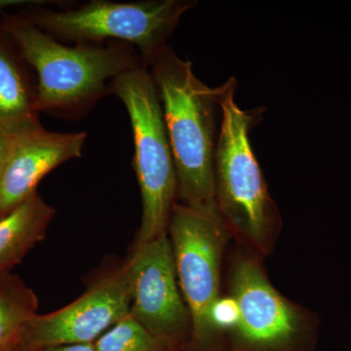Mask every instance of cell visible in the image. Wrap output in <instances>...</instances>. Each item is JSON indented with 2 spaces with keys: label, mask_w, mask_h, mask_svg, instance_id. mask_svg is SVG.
Instances as JSON below:
<instances>
[{
  "label": "cell",
  "mask_w": 351,
  "mask_h": 351,
  "mask_svg": "<svg viewBox=\"0 0 351 351\" xmlns=\"http://www.w3.org/2000/svg\"><path fill=\"white\" fill-rule=\"evenodd\" d=\"M13 140V136H11L8 132H6L0 126V170H1L2 166H3L7 156H8L9 152H10L11 147H12Z\"/></svg>",
  "instance_id": "cell-15"
},
{
  "label": "cell",
  "mask_w": 351,
  "mask_h": 351,
  "mask_svg": "<svg viewBox=\"0 0 351 351\" xmlns=\"http://www.w3.org/2000/svg\"><path fill=\"white\" fill-rule=\"evenodd\" d=\"M21 56L38 75L36 108L64 117L84 114L106 95L113 80L145 64L133 46L120 43L69 46L27 19L4 27Z\"/></svg>",
  "instance_id": "cell-2"
},
{
  "label": "cell",
  "mask_w": 351,
  "mask_h": 351,
  "mask_svg": "<svg viewBox=\"0 0 351 351\" xmlns=\"http://www.w3.org/2000/svg\"><path fill=\"white\" fill-rule=\"evenodd\" d=\"M176 272L191 319L186 351H228L221 324V265L230 239L216 207L176 202L168 223Z\"/></svg>",
  "instance_id": "cell-4"
},
{
  "label": "cell",
  "mask_w": 351,
  "mask_h": 351,
  "mask_svg": "<svg viewBox=\"0 0 351 351\" xmlns=\"http://www.w3.org/2000/svg\"><path fill=\"white\" fill-rule=\"evenodd\" d=\"M15 351H22V350H16Z\"/></svg>",
  "instance_id": "cell-18"
},
{
  "label": "cell",
  "mask_w": 351,
  "mask_h": 351,
  "mask_svg": "<svg viewBox=\"0 0 351 351\" xmlns=\"http://www.w3.org/2000/svg\"><path fill=\"white\" fill-rule=\"evenodd\" d=\"M95 351H180L147 331L130 313L94 343ZM184 351V350H182Z\"/></svg>",
  "instance_id": "cell-14"
},
{
  "label": "cell",
  "mask_w": 351,
  "mask_h": 351,
  "mask_svg": "<svg viewBox=\"0 0 351 351\" xmlns=\"http://www.w3.org/2000/svg\"><path fill=\"white\" fill-rule=\"evenodd\" d=\"M18 3H24V1H14V0H0V10L8 6L16 5Z\"/></svg>",
  "instance_id": "cell-17"
},
{
  "label": "cell",
  "mask_w": 351,
  "mask_h": 351,
  "mask_svg": "<svg viewBox=\"0 0 351 351\" xmlns=\"http://www.w3.org/2000/svg\"><path fill=\"white\" fill-rule=\"evenodd\" d=\"M110 94L119 97L130 117L133 166L143 203L138 244L145 243L167 232L171 212L177 202V173L162 106L145 64L117 76L110 85Z\"/></svg>",
  "instance_id": "cell-6"
},
{
  "label": "cell",
  "mask_w": 351,
  "mask_h": 351,
  "mask_svg": "<svg viewBox=\"0 0 351 351\" xmlns=\"http://www.w3.org/2000/svg\"><path fill=\"white\" fill-rule=\"evenodd\" d=\"M36 351H95L94 343H75V345H63L49 346Z\"/></svg>",
  "instance_id": "cell-16"
},
{
  "label": "cell",
  "mask_w": 351,
  "mask_h": 351,
  "mask_svg": "<svg viewBox=\"0 0 351 351\" xmlns=\"http://www.w3.org/2000/svg\"><path fill=\"white\" fill-rule=\"evenodd\" d=\"M217 88L221 126L215 154V204L230 239L265 258L271 255L282 230V217L250 141L265 108L239 107L235 76Z\"/></svg>",
  "instance_id": "cell-1"
},
{
  "label": "cell",
  "mask_w": 351,
  "mask_h": 351,
  "mask_svg": "<svg viewBox=\"0 0 351 351\" xmlns=\"http://www.w3.org/2000/svg\"><path fill=\"white\" fill-rule=\"evenodd\" d=\"M193 0L112 2L94 0L68 10L39 9L25 19L58 40L120 43L133 46L149 68Z\"/></svg>",
  "instance_id": "cell-7"
},
{
  "label": "cell",
  "mask_w": 351,
  "mask_h": 351,
  "mask_svg": "<svg viewBox=\"0 0 351 351\" xmlns=\"http://www.w3.org/2000/svg\"><path fill=\"white\" fill-rule=\"evenodd\" d=\"M38 114L36 93L0 41V126L15 137L41 127Z\"/></svg>",
  "instance_id": "cell-12"
},
{
  "label": "cell",
  "mask_w": 351,
  "mask_h": 351,
  "mask_svg": "<svg viewBox=\"0 0 351 351\" xmlns=\"http://www.w3.org/2000/svg\"><path fill=\"white\" fill-rule=\"evenodd\" d=\"M53 215L54 210L36 193L0 217V276L43 239Z\"/></svg>",
  "instance_id": "cell-11"
},
{
  "label": "cell",
  "mask_w": 351,
  "mask_h": 351,
  "mask_svg": "<svg viewBox=\"0 0 351 351\" xmlns=\"http://www.w3.org/2000/svg\"><path fill=\"white\" fill-rule=\"evenodd\" d=\"M86 138L85 132L58 133L43 126L15 136L0 170V217L36 195L51 171L82 156Z\"/></svg>",
  "instance_id": "cell-10"
},
{
  "label": "cell",
  "mask_w": 351,
  "mask_h": 351,
  "mask_svg": "<svg viewBox=\"0 0 351 351\" xmlns=\"http://www.w3.org/2000/svg\"><path fill=\"white\" fill-rule=\"evenodd\" d=\"M125 269L131 315L156 338L186 351L191 319L178 281L168 230L138 244Z\"/></svg>",
  "instance_id": "cell-8"
},
{
  "label": "cell",
  "mask_w": 351,
  "mask_h": 351,
  "mask_svg": "<svg viewBox=\"0 0 351 351\" xmlns=\"http://www.w3.org/2000/svg\"><path fill=\"white\" fill-rule=\"evenodd\" d=\"M34 302L27 288L13 277L0 276V351L19 350L27 320L34 314Z\"/></svg>",
  "instance_id": "cell-13"
},
{
  "label": "cell",
  "mask_w": 351,
  "mask_h": 351,
  "mask_svg": "<svg viewBox=\"0 0 351 351\" xmlns=\"http://www.w3.org/2000/svg\"><path fill=\"white\" fill-rule=\"evenodd\" d=\"M263 262L243 248L232 257L228 351H314L317 319L274 287Z\"/></svg>",
  "instance_id": "cell-5"
},
{
  "label": "cell",
  "mask_w": 351,
  "mask_h": 351,
  "mask_svg": "<svg viewBox=\"0 0 351 351\" xmlns=\"http://www.w3.org/2000/svg\"><path fill=\"white\" fill-rule=\"evenodd\" d=\"M130 282L124 269L60 311L46 315L32 314L23 329L19 350L94 343L130 313Z\"/></svg>",
  "instance_id": "cell-9"
},
{
  "label": "cell",
  "mask_w": 351,
  "mask_h": 351,
  "mask_svg": "<svg viewBox=\"0 0 351 351\" xmlns=\"http://www.w3.org/2000/svg\"><path fill=\"white\" fill-rule=\"evenodd\" d=\"M156 83L169 138L177 201L189 206L215 204L214 165L219 132L218 88L198 80L191 62L168 46L149 66Z\"/></svg>",
  "instance_id": "cell-3"
},
{
  "label": "cell",
  "mask_w": 351,
  "mask_h": 351,
  "mask_svg": "<svg viewBox=\"0 0 351 351\" xmlns=\"http://www.w3.org/2000/svg\"><path fill=\"white\" fill-rule=\"evenodd\" d=\"M180 351H182V350H180Z\"/></svg>",
  "instance_id": "cell-19"
}]
</instances>
